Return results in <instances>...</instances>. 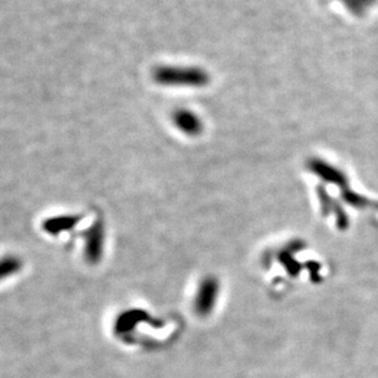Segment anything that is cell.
<instances>
[{"label":"cell","mask_w":378,"mask_h":378,"mask_svg":"<svg viewBox=\"0 0 378 378\" xmlns=\"http://www.w3.org/2000/svg\"><path fill=\"white\" fill-rule=\"evenodd\" d=\"M21 263L16 258L8 257L0 259V280L10 277L20 269Z\"/></svg>","instance_id":"1"},{"label":"cell","mask_w":378,"mask_h":378,"mask_svg":"<svg viewBox=\"0 0 378 378\" xmlns=\"http://www.w3.org/2000/svg\"><path fill=\"white\" fill-rule=\"evenodd\" d=\"M75 217H61V219H56L54 221L48 222L47 224V231L57 232L64 230L66 226H71L75 224Z\"/></svg>","instance_id":"2"}]
</instances>
